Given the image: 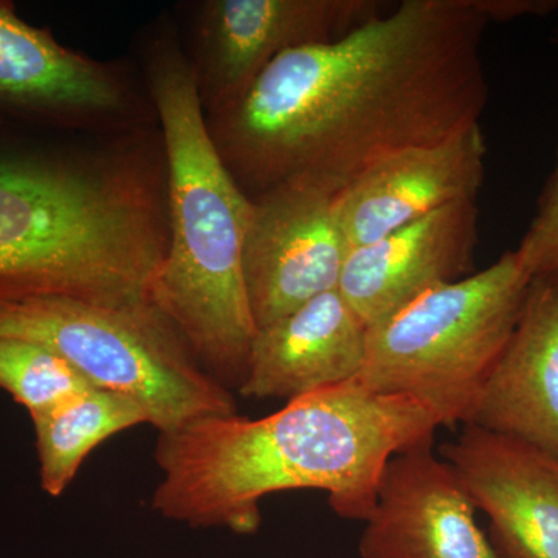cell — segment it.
Wrapping results in <instances>:
<instances>
[{"instance_id":"obj_8","label":"cell","mask_w":558,"mask_h":558,"mask_svg":"<svg viewBox=\"0 0 558 558\" xmlns=\"http://www.w3.org/2000/svg\"><path fill=\"white\" fill-rule=\"evenodd\" d=\"M457 469L433 442L395 454L359 539L362 558H498Z\"/></svg>"},{"instance_id":"obj_13","label":"cell","mask_w":558,"mask_h":558,"mask_svg":"<svg viewBox=\"0 0 558 558\" xmlns=\"http://www.w3.org/2000/svg\"><path fill=\"white\" fill-rule=\"evenodd\" d=\"M368 326L340 290L322 293L256 330L244 398L293 400L357 380L366 357Z\"/></svg>"},{"instance_id":"obj_16","label":"cell","mask_w":558,"mask_h":558,"mask_svg":"<svg viewBox=\"0 0 558 558\" xmlns=\"http://www.w3.org/2000/svg\"><path fill=\"white\" fill-rule=\"evenodd\" d=\"M31 418L40 487L51 498L68 490L98 446L121 432L149 424L148 414L134 399L95 387Z\"/></svg>"},{"instance_id":"obj_18","label":"cell","mask_w":558,"mask_h":558,"mask_svg":"<svg viewBox=\"0 0 558 558\" xmlns=\"http://www.w3.org/2000/svg\"><path fill=\"white\" fill-rule=\"evenodd\" d=\"M515 252L531 281L558 289V153L556 167L539 194L537 211Z\"/></svg>"},{"instance_id":"obj_19","label":"cell","mask_w":558,"mask_h":558,"mask_svg":"<svg viewBox=\"0 0 558 558\" xmlns=\"http://www.w3.org/2000/svg\"><path fill=\"white\" fill-rule=\"evenodd\" d=\"M488 21H512L521 16H546L558 10V0H473Z\"/></svg>"},{"instance_id":"obj_10","label":"cell","mask_w":558,"mask_h":558,"mask_svg":"<svg viewBox=\"0 0 558 558\" xmlns=\"http://www.w3.org/2000/svg\"><path fill=\"white\" fill-rule=\"evenodd\" d=\"M387 9L379 0H213L201 27L213 95L227 109L279 54L332 43Z\"/></svg>"},{"instance_id":"obj_14","label":"cell","mask_w":558,"mask_h":558,"mask_svg":"<svg viewBox=\"0 0 558 558\" xmlns=\"http://www.w3.org/2000/svg\"><path fill=\"white\" fill-rule=\"evenodd\" d=\"M469 424L558 459L557 288L531 281L515 330Z\"/></svg>"},{"instance_id":"obj_20","label":"cell","mask_w":558,"mask_h":558,"mask_svg":"<svg viewBox=\"0 0 558 558\" xmlns=\"http://www.w3.org/2000/svg\"><path fill=\"white\" fill-rule=\"evenodd\" d=\"M557 36H558V28H557Z\"/></svg>"},{"instance_id":"obj_5","label":"cell","mask_w":558,"mask_h":558,"mask_svg":"<svg viewBox=\"0 0 558 558\" xmlns=\"http://www.w3.org/2000/svg\"><path fill=\"white\" fill-rule=\"evenodd\" d=\"M529 286L531 277L510 250L487 269L429 290L368 328L359 384L425 403L442 427L469 424Z\"/></svg>"},{"instance_id":"obj_9","label":"cell","mask_w":558,"mask_h":558,"mask_svg":"<svg viewBox=\"0 0 558 558\" xmlns=\"http://www.w3.org/2000/svg\"><path fill=\"white\" fill-rule=\"evenodd\" d=\"M439 453L486 513L498 558H558L557 458L473 424Z\"/></svg>"},{"instance_id":"obj_12","label":"cell","mask_w":558,"mask_h":558,"mask_svg":"<svg viewBox=\"0 0 558 558\" xmlns=\"http://www.w3.org/2000/svg\"><path fill=\"white\" fill-rule=\"evenodd\" d=\"M478 244L476 201L457 202L352 248L339 290L365 325H377L429 290L465 278Z\"/></svg>"},{"instance_id":"obj_1","label":"cell","mask_w":558,"mask_h":558,"mask_svg":"<svg viewBox=\"0 0 558 558\" xmlns=\"http://www.w3.org/2000/svg\"><path fill=\"white\" fill-rule=\"evenodd\" d=\"M487 25L473 0H402L284 51L223 109L219 148L260 193L306 180L339 194L392 154L480 123Z\"/></svg>"},{"instance_id":"obj_17","label":"cell","mask_w":558,"mask_h":558,"mask_svg":"<svg viewBox=\"0 0 558 558\" xmlns=\"http://www.w3.org/2000/svg\"><path fill=\"white\" fill-rule=\"evenodd\" d=\"M87 388L92 385L57 352L33 341L0 336V389L31 417Z\"/></svg>"},{"instance_id":"obj_2","label":"cell","mask_w":558,"mask_h":558,"mask_svg":"<svg viewBox=\"0 0 558 558\" xmlns=\"http://www.w3.org/2000/svg\"><path fill=\"white\" fill-rule=\"evenodd\" d=\"M442 421L425 403L357 380L289 400L269 416L196 418L159 433L153 509L190 527L252 535L269 495L322 490L344 520L368 519L389 459L435 442Z\"/></svg>"},{"instance_id":"obj_4","label":"cell","mask_w":558,"mask_h":558,"mask_svg":"<svg viewBox=\"0 0 558 558\" xmlns=\"http://www.w3.org/2000/svg\"><path fill=\"white\" fill-rule=\"evenodd\" d=\"M165 252L130 186L0 135V301L150 303Z\"/></svg>"},{"instance_id":"obj_7","label":"cell","mask_w":558,"mask_h":558,"mask_svg":"<svg viewBox=\"0 0 558 558\" xmlns=\"http://www.w3.org/2000/svg\"><path fill=\"white\" fill-rule=\"evenodd\" d=\"M337 194L292 180L253 201L242 274L256 330L339 289L349 256Z\"/></svg>"},{"instance_id":"obj_15","label":"cell","mask_w":558,"mask_h":558,"mask_svg":"<svg viewBox=\"0 0 558 558\" xmlns=\"http://www.w3.org/2000/svg\"><path fill=\"white\" fill-rule=\"evenodd\" d=\"M121 92L105 69L65 49L49 31L0 0V116L49 120L120 108Z\"/></svg>"},{"instance_id":"obj_3","label":"cell","mask_w":558,"mask_h":558,"mask_svg":"<svg viewBox=\"0 0 558 558\" xmlns=\"http://www.w3.org/2000/svg\"><path fill=\"white\" fill-rule=\"evenodd\" d=\"M150 90L167 148L172 233L150 304L209 376L240 391L256 336L242 274L253 201L209 137L196 73L180 54L157 58Z\"/></svg>"},{"instance_id":"obj_11","label":"cell","mask_w":558,"mask_h":558,"mask_svg":"<svg viewBox=\"0 0 558 558\" xmlns=\"http://www.w3.org/2000/svg\"><path fill=\"white\" fill-rule=\"evenodd\" d=\"M481 123L442 142L413 146L371 167L336 196L349 248L380 240L436 209L476 201L486 175Z\"/></svg>"},{"instance_id":"obj_6","label":"cell","mask_w":558,"mask_h":558,"mask_svg":"<svg viewBox=\"0 0 558 558\" xmlns=\"http://www.w3.org/2000/svg\"><path fill=\"white\" fill-rule=\"evenodd\" d=\"M0 336L43 344L92 387L134 399L159 433L238 413L230 389L202 368L150 303H109L69 293L0 301Z\"/></svg>"}]
</instances>
